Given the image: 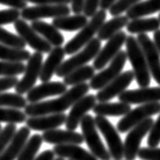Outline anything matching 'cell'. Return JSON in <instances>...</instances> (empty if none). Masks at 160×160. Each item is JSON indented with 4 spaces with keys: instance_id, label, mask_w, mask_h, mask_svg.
Returning a JSON list of instances; mask_svg holds the SVG:
<instances>
[{
    "instance_id": "33",
    "label": "cell",
    "mask_w": 160,
    "mask_h": 160,
    "mask_svg": "<svg viewBox=\"0 0 160 160\" xmlns=\"http://www.w3.org/2000/svg\"><path fill=\"white\" fill-rule=\"evenodd\" d=\"M28 100L22 94L2 92L0 93V108L5 107L10 108L22 109L26 108L28 106Z\"/></svg>"
},
{
    "instance_id": "39",
    "label": "cell",
    "mask_w": 160,
    "mask_h": 160,
    "mask_svg": "<svg viewBox=\"0 0 160 160\" xmlns=\"http://www.w3.org/2000/svg\"><path fill=\"white\" fill-rule=\"evenodd\" d=\"M20 18V11L15 8H10V9L0 10V27L5 26V24L14 23L16 20Z\"/></svg>"
},
{
    "instance_id": "6",
    "label": "cell",
    "mask_w": 160,
    "mask_h": 160,
    "mask_svg": "<svg viewBox=\"0 0 160 160\" xmlns=\"http://www.w3.org/2000/svg\"><path fill=\"white\" fill-rule=\"evenodd\" d=\"M160 112V102L144 103L138 108L131 109L127 115L122 118L117 125V130L120 133H126L132 130L135 126L149 119L154 115Z\"/></svg>"
},
{
    "instance_id": "42",
    "label": "cell",
    "mask_w": 160,
    "mask_h": 160,
    "mask_svg": "<svg viewBox=\"0 0 160 160\" xmlns=\"http://www.w3.org/2000/svg\"><path fill=\"white\" fill-rule=\"evenodd\" d=\"M100 6V0H84L83 6V14L86 18H92L98 11V7Z\"/></svg>"
},
{
    "instance_id": "14",
    "label": "cell",
    "mask_w": 160,
    "mask_h": 160,
    "mask_svg": "<svg viewBox=\"0 0 160 160\" xmlns=\"http://www.w3.org/2000/svg\"><path fill=\"white\" fill-rule=\"evenodd\" d=\"M135 75L133 71H125L122 72L119 76L115 78L112 82H109L106 87L98 90L96 94V99L99 102H107L108 100L115 98L116 96L121 95L127 90V88L131 85Z\"/></svg>"
},
{
    "instance_id": "23",
    "label": "cell",
    "mask_w": 160,
    "mask_h": 160,
    "mask_svg": "<svg viewBox=\"0 0 160 160\" xmlns=\"http://www.w3.org/2000/svg\"><path fill=\"white\" fill-rule=\"evenodd\" d=\"M53 151L55 155L64 159L68 158L70 160H98L90 151L88 152L79 145H55Z\"/></svg>"
},
{
    "instance_id": "36",
    "label": "cell",
    "mask_w": 160,
    "mask_h": 160,
    "mask_svg": "<svg viewBox=\"0 0 160 160\" xmlns=\"http://www.w3.org/2000/svg\"><path fill=\"white\" fill-rule=\"evenodd\" d=\"M26 65L22 62L0 61V76H18L24 73Z\"/></svg>"
},
{
    "instance_id": "45",
    "label": "cell",
    "mask_w": 160,
    "mask_h": 160,
    "mask_svg": "<svg viewBox=\"0 0 160 160\" xmlns=\"http://www.w3.org/2000/svg\"><path fill=\"white\" fill-rule=\"evenodd\" d=\"M27 2L35 3L37 5H45V4H66L72 2V0H26Z\"/></svg>"
},
{
    "instance_id": "41",
    "label": "cell",
    "mask_w": 160,
    "mask_h": 160,
    "mask_svg": "<svg viewBox=\"0 0 160 160\" xmlns=\"http://www.w3.org/2000/svg\"><path fill=\"white\" fill-rule=\"evenodd\" d=\"M138 157L141 160H160V148H141L139 150Z\"/></svg>"
},
{
    "instance_id": "4",
    "label": "cell",
    "mask_w": 160,
    "mask_h": 160,
    "mask_svg": "<svg viewBox=\"0 0 160 160\" xmlns=\"http://www.w3.org/2000/svg\"><path fill=\"white\" fill-rule=\"evenodd\" d=\"M100 50H102V41L98 38H94L82 50H80L78 53L69 58L68 60L63 62L57 70L56 75L58 77H66L74 70L85 66L92 59H95Z\"/></svg>"
},
{
    "instance_id": "32",
    "label": "cell",
    "mask_w": 160,
    "mask_h": 160,
    "mask_svg": "<svg viewBox=\"0 0 160 160\" xmlns=\"http://www.w3.org/2000/svg\"><path fill=\"white\" fill-rule=\"evenodd\" d=\"M43 137L39 134H35L32 137H29L28 141L24 145L23 149L16 160H35L42 144H43Z\"/></svg>"
},
{
    "instance_id": "20",
    "label": "cell",
    "mask_w": 160,
    "mask_h": 160,
    "mask_svg": "<svg viewBox=\"0 0 160 160\" xmlns=\"http://www.w3.org/2000/svg\"><path fill=\"white\" fill-rule=\"evenodd\" d=\"M42 137L46 143L54 145H80L84 142V138L81 134L76 133L75 131H70V130H51V131L44 132Z\"/></svg>"
},
{
    "instance_id": "12",
    "label": "cell",
    "mask_w": 160,
    "mask_h": 160,
    "mask_svg": "<svg viewBox=\"0 0 160 160\" xmlns=\"http://www.w3.org/2000/svg\"><path fill=\"white\" fill-rule=\"evenodd\" d=\"M14 28L18 36L26 42L32 49L36 50L39 53H50L53 50V46L47 42L43 37H41L32 26L27 22L24 19H18L14 22Z\"/></svg>"
},
{
    "instance_id": "17",
    "label": "cell",
    "mask_w": 160,
    "mask_h": 160,
    "mask_svg": "<svg viewBox=\"0 0 160 160\" xmlns=\"http://www.w3.org/2000/svg\"><path fill=\"white\" fill-rule=\"evenodd\" d=\"M119 99L120 102L129 104L160 102V86L126 90L121 95H119Z\"/></svg>"
},
{
    "instance_id": "44",
    "label": "cell",
    "mask_w": 160,
    "mask_h": 160,
    "mask_svg": "<svg viewBox=\"0 0 160 160\" xmlns=\"http://www.w3.org/2000/svg\"><path fill=\"white\" fill-rule=\"evenodd\" d=\"M0 4L9 6L11 8H15V9L18 10H22L28 7V2L26 0H0Z\"/></svg>"
},
{
    "instance_id": "18",
    "label": "cell",
    "mask_w": 160,
    "mask_h": 160,
    "mask_svg": "<svg viewBox=\"0 0 160 160\" xmlns=\"http://www.w3.org/2000/svg\"><path fill=\"white\" fill-rule=\"evenodd\" d=\"M67 91V85L60 81L43 82L38 86H35L28 92L27 100L29 103L40 102V100L49 96L62 95Z\"/></svg>"
},
{
    "instance_id": "13",
    "label": "cell",
    "mask_w": 160,
    "mask_h": 160,
    "mask_svg": "<svg viewBox=\"0 0 160 160\" xmlns=\"http://www.w3.org/2000/svg\"><path fill=\"white\" fill-rule=\"evenodd\" d=\"M127 38V33L123 31H121L112 38H111L107 42L106 46L99 51L98 56L95 57L93 61L94 69L102 71L108 63H111L113 60V58L121 52L122 47L124 46V44H126Z\"/></svg>"
},
{
    "instance_id": "35",
    "label": "cell",
    "mask_w": 160,
    "mask_h": 160,
    "mask_svg": "<svg viewBox=\"0 0 160 160\" xmlns=\"http://www.w3.org/2000/svg\"><path fill=\"white\" fill-rule=\"evenodd\" d=\"M0 44L14 49H24L27 43L18 35H14L0 27Z\"/></svg>"
},
{
    "instance_id": "43",
    "label": "cell",
    "mask_w": 160,
    "mask_h": 160,
    "mask_svg": "<svg viewBox=\"0 0 160 160\" xmlns=\"http://www.w3.org/2000/svg\"><path fill=\"white\" fill-rule=\"evenodd\" d=\"M18 78L16 76H8V77H2L0 78V93H2L3 91L13 88L18 85Z\"/></svg>"
},
{
    "instance_id": "2",
    "label": "cell",
    "mask_w": 160,
    "mask_h": 160,
    "mask_svg": "<svg viewBox=\"0 0 160 160\" xmlns=\"http://www.w3.org/2000/svg\"><path fill=\"white\" fill-rule=\"evenodd\" d=\"M126 53L133 67L136 82L140 88L148 87L151 82V74L147 65L145 55L139 45L137 38L129 36L126 41Z\"/></svg>"
},
{
    "instance_id": "21",
    "label": "cell",
    "mask_w": 160,
    "mask_h": 160,
    "mask_svg": "<svg viewBox=\"0 0 160 160\" xmlns=\"http://www.w3.org/2000/svg\"><path fill=\"white\" fill-rule=\"evenodd\" d=\"M31 136V129L28 127H22L16 134L13 139L6 147V149L0 154V160H16L18 158L20 152L23 149L24 145L28 141Z\"/></svg>"
},
{
    "instance_id": "51",
    "label": "cell",
    "mask_w": 160,
    "mask_h": 160,
    "mask_svg": "<svg viewBox=\"0 0 160 160\" xmlns=\"http://www.w3.org/2000/svg\"><path fill=\"white\" fill-rule=\"evenodd\" d=\"M2 131V127H1V125H0V132Z\"/></svg>"
},
{
    "instance_id": "31",
    "label": "cell",
    "mask_w": 160,
    "mask_h": 160,
    "mask_svg": "<svg viewBox=\"0 0 160 160\" xmlns=\"http://www.w3.org/2000/svg\"><path fill=\"white\" fill-rule=\"evenodd\" d=\"M32 54L24 49H14L0 44V60L6 62L28 61Z\"/></svg>"
},
{
    "instance_id": "34",
    "label": "cell",
    "mask_w": 160,
    "mask_h": 160,
    "mask_svg": "<svg viewBox=\"0 0 160 160\" xmlns=\"http://www.w3.org/2000/svg\"><path fill=\"white\" fill-rule=\"evenodd\" d=\"M27 115L20 109L10 108H0V123L20 124L27 122Z\"/></svg>"
},
{
    "instance_id": "30",
    "label": "cell",
    "mask_w": 160,
    "mask_h": 160,
    "mask_svg": "<svg viewBox=\"0 0 160 160\" xmlns=\"http://www.w3.org/2000/svg\"><path fill=\"white\" fill-rule=\"evenodd\" d=\"M95 75V69L93 66L85 65L74 70L73 72L64 77V82L67 86H75L78 84L85 83L87 80H91Z\"/></svg>"
},
{
    "instance_id": "8",
    "label": "cell",
    "mask_w": 160,
    "mask_h": 160,
    "mask_svg": "<svg viewBox=\"0 0 160 160\" xmlns=\"http://www.w3.org/2000/svg\"><path fill=\"white\" fill-rule=\"evenodd\" d=\"M128 57L126 51H121L109 63L108 68L95 74L93 78L90 80L89 86L91 89L100 90L103 87H106L109 82H112L113 79L117 78L122 73V70L124 69Z\"/></svg>"
},
{
    "instance_id": "22",
    "label": "cell",
    "mask_w": 160,
    "mask_h": 160,
    "mask_svg": "<svg viewBox=\"0 0 160 160\" xmlns=\"http://www.w3.org/2000/svg\"><path fill=\"white\" fill-rule=\"evenodd\" d=\"M65 50L62 47H54L53 50L49 53L48 58L43 63L42 67L40 80L42 82H49L50 79L53 77L54 74H56L59 67L63 63L65 58Z\"/></svg>"
},
{
    "instance_id": "38",
    "label": "cell",
    "mask_w": 160,
    "mask_h": 160,
    "mask_svg": "<svg viewBox=\"0 0 160 160\" xmlns=\"http://www.w3.org/2000/svg\"><path fill=\"white\" fill-rule=\"evenodd\" d=\"M16 132L18 131H16L15 124H7L2 129V131L0 132V154L9 145V143L13 139Z\"/></svg>"
},
{
    "instance_id": "11",
    "label": "cell",
    "mask_w": 160,
    "mask_h": 160,
    "mask_svg": "<svg viewBox=\"0 0 160 160\" xmlns=\"http://www.w3.org/2000/svg\"><path fill=\"white\" fill-rule=\"evenodd\" d=\"M43 54L39 52L33 53L28 64L26 65V71L23 77L18 81V85L14 87L15 92L18 94H24L35 87L38 78H40L42 67H43Z\"/></svg>"
},
{
    "instance_id": "24",
    "label": "cell",
    "mask_w": 160,
    "mask_h": 160,
    "mask_svg": "<svg viewBox=\"0 0 160 160\" xmlns=\"http://www.w3.org/2000/svg\"><path fill=\"white\" fill-rule=\"evenodd\" d=\"M31 26L40 36L43 37L54 47H61L64 44V37L52 23L45 22L43 20H35L32 22Z\"/></svg>"
},
{
    "instance_id": "3",
    "label": "cell",
    "mask_w": 160,
    "mask_h": 160,
    "mask_svg": "<svg viewBox=\"0 0 160 160\" xmlns=\"http://www.w3.org/2000/svg\"><path fill=\"white\" fill-rule=\"evenodd\" d=\"M107 19V11L99 9L98 13L93 15L88 22V23L84 27L74 38H72L68 43L65 45L64 50L66 55H73L78 53L82 50L86 45L94 39V36L98 35L99 28L106 22Z\"/></svg>"
},
{
    "instance_id": "5",
    "label": "cell",
    "mask_w": 160,
    "mask_h": 160,
    "mask_svg": "<svg viewBox=\"0 0 160 160\" xmlns=\"http://www.w3.org/2000/svg\"><path fill=\"white\" fill-rule=\"evenodd\" d=\"M80 127L84 142L86 143L90 152L99 160H111L112 156L109 151L106 148L98 135L94 118L90 115H86L80 123Z\"/></svg>"
},
{
    "instance_id": "53",
    "label": "cell",
    "mask_w": 160,
    "mask_h": 160,
    "mask_svg": "<svg viewBox=\"0 0 160 160\" xmlns=\"http://www.w3.org/2000/svg\"><path fill=\"white\" fill-rule=\"evenodd\" d=\"M69 160H70V159H69Z\"/></svg>"
},
{
    "instance_id": "52",
    "label": "cell",
    "mask_w": 160,
    "mask_h": 160,
    "mask_svg": "<svg viewBox=\"0 0 160 160\" xmlns=\"http://www.w3.org/2000/svg\"><path fill=\"white\" fill-rule=\"evenodd\" d=\"M158 18H159V20H160V13H159V16H158Z\"/></svg>"
},
{
    "instance_id": "29",
    "label": "cell",
    "mask_w": 160,
    "mask_h": 160,
    "mask_svg": "<svg viewBox=\"0 0 160 160\" xmlns=\"http://www.w3.org/2000/svg\"><path fill=\"white\" fill-rule=\"evenodd\" d=\"M157 11H160V0H146V1L139 2L128 10L126 16L132 20L153 14Z\"/></svg>"
},
{
    "instance_id": "9",
    "label": "cell",
    "mask_w": 160,
    "mask_h": 160,
    "mask_svg": "<svg viewBox=\"0 0 160 160\" xmlns=\"http://www.w3.org/2000/svg\"><path fill=\"white\" fill-rule=\"evenodd\" d=\"M71 12V8L66 4H45L27 7L20 11V18L24 20H41L43 18H57L67 16Z\"/></svg>"
},
{
    "instance_id": "7",
    "label": "cell",
    "mask_w": 160,
    "mask_h": 160,
    "mask_svg": "<svg viewBox=\"0 0 160 160\" xmlns=\"http://www.w3.org/2000/svg\"><path fill=\"white\" fill-rule=\"evenodd\" d=\"M94 121L98 130H99L106 139L112 158L115 160H122V158L124 157V143L122 142L118 130L106 117L96 116Z\"/></svg>"
},
{
    "instance_id": "28",
    "label": "cell",
    "mask_w": 160,
    "mask_h": 160,
    "mask_svg": "<svg viewBox=\"0 0 160 160\" xmlns=\"http://www.w3.org/2000/svg\"><path fill=\"white\" fill-rule=\"evenodd\" d=\"M127 31L132 35H141L150 32H157L160 29V20L157 18H136L129 22Z\"/></svg>"
},
{
    "instance_id": "27",
    "label": "cell",
    "mask_w": 160,
    "mask_h": 160,
    "mask_svg": "<svg viewBox=\"0 0 160 160\" xmlns=\"http://www.w3.org/2000/svg\"><path fill=\"white\" fill-rule=\"evenodd\" d=\"M129 23V18L126 15L113 16L112 19L104 22L98 32V39L100 41H108L118 32L122 31V28L127 27Z\"/></svg>"
},
{
    "instance_id": "48",
    "label": "cell",
    "mask_w": 160,
    "mask_h": 160,
    "mask_svg": "<svg viewBox=\"0 0 160 160\" xmlns=\"http://www.w3.org/2000/svg\"><path fill=\"white\" fill-rule=\"evenodd\" d=\"M116 1H117V0H100V6H99L100 9L107 11V9H109L111 6Z\"/></svg>"
},
{
    "instance_id": "16",
    "label": "cell",
    "mask_w": 160,
    "mask_h": 160,
    "mask_svg": "<svg viewBox=\"0 0 160 160\" xmlns=\"http://www.w3.org/2000/svg\"><path fill=\"white\" fill-rule=\"evenodd\" d=\"M96 100L98 99L94 94H86L75 102L74 106L71 108L69 115L67 116L65 123L67 130L75 131L81 123L82 119L87 115V112L93 109L96 104Z\"/></svg>"
},
{
    "instance_id": "26",
    "label": "cell",
    "mask_w": 160,
    "mask_h": 160,
    "mask_svg": "<svg viewBox=\"0 0 160 160\" xmlns=\"http://www.w3.org/2000/svg\"><path fill=\"white\" fill-rule=\"evenodd\" d=\"M93 112L102 117H124L131 111V104L126 102H99L93 108Z\"/></svg>"
},
{
    "instance_id": "46",
    "label": "cell",
    "mask_w": 160,
    "mask_h": 160,
    "mask_svg": "<svg viewBox=\"0 0 160 160\" xmlns=\"http://www.w3.org/2000/svg\"><path fill=\"white\" fill-rule=\"evenodd\" d=\"M84 0H72L71 2V11L74 14H81L83 12Z\"/></svg>"
},
{
    "instance_id": "47",
    "label": "cell",
    "mask_w": 160,
    "mask_h": 160,
    "mask_svg": "<svg viewBox=\"0 0 160 160\" xmlns=\"http://www.w3.org/2000/svg\"><path fill=\"white\" fill-rule=\"evenodd\" d=\"M55 153L53 150H45L40 155H38L35 160H55Z\"/></svg>"
},
{
    "instance_id": "25",
    "label": "cell",
    "mask_w": 160,
    "mask_h": 160,
    "mask_svg": "<svg viewBox=\"0 0 160 160\" xmlns=\"http://www.w3.org/2000/svg\"><path fill=\"white\" fill-rule=\"evenodd\" d=\"M88 23V18L84 14H74L54 18L52 24L58 29L65 32L80 31Z\"/></svg>"
},
{
    "instance_id": "19",
    "label": "cell",
    "mask_w": 160,
    "mask_h": 160,
    "mask_svg": "<svg viewBox=\"0 0 160 160\" xmlns=\"http://www.w3.org/2000/svg\"><path fill=\"white\" fill-rule=\"evenodd\" d=\"M67 116L64 112L54 113V115H46L39 117H29L27 120V127L33 131H51L66 123Z\"/></svg>"
},
{
    "instance_id": "10",
    "label": "cell",
    "mask_w": 160,
    "mask_h": 160,
    "mask_svg": "<svg viewBox=\"0 0 160 160\" xmlns=\"http://www.w3.org/2000/svg\"><path fill=\"white\" fill-rule=\"evenodd\" d=\"M153 124V119L149 118V119L142 122L141 124L135 126L132 130H130L124 143V157L126 160L136 159L139 150L141 149V142L146 135L150 132Z\"/></svg>"
},
{
    "instance_id": "49",
    "label": "cell",
    "mask_w": 160,
    "mask_h": 160,
    "mask_svg": "<svg viewBox=\"0 0 160 160\" xmlns=\"http://www.w3.org/2000/svg\"><path fill=\"white\" fill-rule=\"evenodd\" d=\"M153 40H154V44L156 46V48L160 54V29H158L157 32H155L153 33Z\"/></svg>"
},
{
    "instance_id": "37",
    "label": "cell",
    "mask_w": 160,
    "mask_h": 160,
    "mask_svg": "<svg viewBox=\"0 0 160 160\" xmlns=\"http://www.w3.org/2000/svg\"><path fill=\"white\" fill-rule=\"evenodd\" d=\"M142 0H117L109 8V13L112 16L122 15L123 12H127Z\"/></svg>"
},
{
    "instance_id": "15",
    "label": "cell",
    "mask_w": 160,
    "mask_h": 160,
    "mask_svg": "<svg viewBox=\"0 0 160 160\" xmlns=\"http://www.w3.org/2000/svg\"><path fill=\"white\" fill-rule=\"evenodd\" d=\"M137 40L139 45L141 46L143 53L145 55L151 76L160 85V54L156 46L146 33L138 35Z\"/></svg>"
},
{
    "instance_id": "40",
    "label": "cell",
    "mask_w": 160,
    "mask_h": 160,
    "mask_svg": "<svg viewBox=\"0 0 160 160\" xmlns=\"http://www.w3.org/2000/svg\"><path fill=\"white\" fill-rule=\"evenodd\" d=\"M147 144L151 148H156L160 144V115L158 119L154 122V124L149 132V136L147 139Z\"/></svg>"
},
{
    "instance_id": "1",
    "label": "cell",
    "mask_w": 160,
    "mask_h": 160,
    "mask_svg": "<svg viewBox=\"0 0 160 160\" xmlns=\"http://www.w3.org/2000/svg\"><path fill=\"white\" fill-rule=\"evenodd\" d=\"M89 84L81 83L78 85L72 86L67 90L60 98L40 102L36 103H29L24 108V112L28 117H39L46 115H54V113H62L69 108L73 107L74 103L80 98L87 94L89 91Z\"/></svg>"
},
{
    "instance_id": "50",
    "label": "cell",
    "mask_w": 160,
    "mask_h": 160,
    "mask_svg": "<svg viewBox=\"0 0 160 160\" xmlns=\"http://www.w3.org/2000/svg\"><path fill=\"white\" fill-rule=\"evenodd\" d=\"M55 160H65L64 158H61V157H58V158H56Z\"/></svg>"
}]
</instances>
